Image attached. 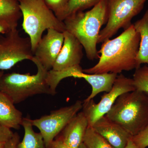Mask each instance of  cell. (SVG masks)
Returning a JSON list of instances; mask_svg holds the SVG:
<instances>
[{
  "label": "cell",
  "mask_w": 148,
  "mask_h": 148,
  "mask_svg": "<svg viewBox=\"0 0 148 148\" xmlns=\"http://www.w3.org/2000/svg\"><path fill=\"white\" fill-rule=\"evenodd\" d=\"M140 37L133 24L112 40L103 42L99 60L95 66L83 69L88 74L120 73L137 68L136 59L140 45Z\"/></svg>",
  "instance_id": "6da1fadb"
},
{
  "label": "cell",
  "mask_w": 148,
  "mask_h": 148,
  "mask_svg": "<svg viewBox=\"0 0 148 148\" xmlns=\"http://www.w3.org/2000/svg\"><path fill=\"white\" fill-rule=\"evenodd\" d=\"M64 32L49 29L34 52V57L48 71L53 68L64 44Z\"/></svg>",
  "instance_id": "8fae6325"
},
{
  "label": "cell",
  "mask_w": 148,
  "mask_h": 148,
  "mask_svg": "<svg viewBox=\"0 0 148 148\" xmlns=\"http://www.w3.org/2000/svg\"><path fill=\"white\" fill-rule=\"evenodd\" d=\"M21 125L24 128V137L16 148H46L42 135L35 132L30 119L23 118Z\"/></svg>",
  "instance_id": "ac0fdd59"
},
{
  "label": "cell",
  "mask_w": 148,
  "mask_h": 148,
  "mask_svg": "<svg viewBox=\"0 0 148 148\" xmlns=\"http://www.w3.org/2000/svg\"><path fill=\"white\" fill-rule=\"evenodd\" d=\"M131 140L138 148L148 147V124L138 134L132 136Z\"/></svg>",
  "instance_id": "603a6c76"
},
{
  "label": "cell",
  "mask_w": 148,
  "mask_h": 148,
  "mask_svg": "<svg viewBox=\"0 0 148 148\" xmlns=\"http://www.w3.org/2000/svg\"><path fill=\"white\" fill-rule=\"evenodd\" d=\"M14 134L10 128L0 123V143L7 142L13 137Z\"/></svg>",
  "instance_id": "cb8c5ba5"
},
{
  "label": "cell",
  "mask_w": 148,
  "mask_h": 148,
  "mask_svg": "<svg viewBox=\"0 0 148 148\" xmlns=\"http://www.w3.org/2000/svg\"><path fill=\"white\" fill-rule=\"evenodd\" d=\"M83 103L77 101L71 106L51 112L49 114L34 120L31 119L33 126L37 127L42 135L46 148L56 137L64 130L73 117L82 109Z\"/></svg>",
  "instance_id": "30bf717a"
},
{
  "label": "cell",
  "mask_w": 148,
  "mask_h": 148,
  "mask_svg": "<svg viewBox=\"0 0 148 148\" xmlns=\"http://www.w3.org/2000/svg\"><path fill=\"white\" fill-rule=\"evenodd\" d=\"M32 61L37 66L36 74L31 75L13 72L4 74L0 79V92L14 104L38 94L52 95L47 82L48 71L34 57Z\"/></svg>",
  "instance_id": "277c9868"
},
{
  "label": "cell",
  "mask_w": 148,
  "mask_h": 148,
  "mask_svg": "<svg viewBox=\"0 0 148 148\" xmlns=\"http://www.w3.org/2000/svg\"><path fill=\"white\" fill-rule=\"evenodd\" d=\"M34 56L30 38L21 37L17 29L0 34V71L24 60L32 61Z\"/></svg>",
  "instance_id": "52a82bcc"
},
{
  "label": "cell",
  "mask_w": 148,
  "mask_h": 148,
  "mask_svg": "<svg viewBox=\"0 0 148 148\" xmlns=\"http://www.w3.org/2000/svg\"><path fill=\"white\" fill-rule=\"evenodd\" d=\"M23 17L22 28L29 36L33 53L45 30L66 31L64 21L59 19L46 4L44 0H18Z\"/></svg>",
  "instance_id": "5b68a950"
},
{
  "label": "cell",
  "mask_w": 148,
  "mask_h": 148,
  "mask_svg": "<svg viewBox=\"0 0 148 148\" xmlns=\"http://www.w3.org/2000/svg\"><path fill=\"white\" fill-rule=\"evenodd\" d=\"M21 16L18 0H0V21L10 30L17 29Z\"/></svg>",
  "instance_id": "e0dca14e"
},
{
  "label": "cell",
  "mask_w": 148,
  "mask_h": 148,
  "mask_svg": "<svg viewBox=\"0 0 148 148\" xmlns=\"http://www.w3.org/2000/svg\"><path fill=\"white\" fill-rule=\"evenodd\" d=\"M4 74L3 71H0V79Z\"/></svg>",
  "instance_id": "4dcf8cb0"
},
{
  "label": "cell",
  "mask_w": 148,
  "mask_h": 148,
  "mask_svg": "<svg viewBox=\"0 0 148 148\" xmlns=\"http://www.w3.org/2000/svg\"><path fill=\"white\" fill-rule=\"evenodd\" d=\"M92 127L115 148H125L132 138L124 128L106 115L100 118Z\"/></svg>",
  "instance_id": "4fadbf2b"
},
{
  "label": "cell",
  "mask_w": 148,
  "mask_h": 148,
  "mask_svg": "<svg viewBox=\"0 0 148 148\" xmlns=\"http://www.w3.org/2000/svg\"><path fill=\"white\" fill-rule=\"evenodd\" d=\"M19 139L20 137L18 133H14L13 137L5 143L4 148H16L17 144L19 142Z\"/></svg>",
  "instance_id": "d4e9b609"
},
{
  "label": "cell",
  "mask_w": 148,
  "mask_h": 148,
  "mask_svg": "<svg viewBox=\"0 0 148 148\" xmlns=\"http://www.w3.org/2000/svg\"><path fill=\"white\" fill-rule=\"evenodd\" d=\"M5 143H0V148H4Z\"/></svg>",
  "instance_id": "f546056e"
},
{
  "label": "cell",
  "mask_w": 148,
  "mask_h": 148,
  "mask_svg": "<svg viewBox=\"0 0 148 148\" xmlns=\"http://www.w3.org/2000/svg\"><path fill=\"white\" fill-rule=\"evenodd\" d=\"M108 19V1L101 0L90 10L74 14L63 21L66 31L79 41L89 60L99 58L96 47L101 27Z\"/></svg>",
  "instance_id": "7a4b0ae2"
},
{
  "label": "cell",
  "mask_w": 148,
  "mask_h": 148,
  "mask_svg": "<svg viewBox=\"0 0 148 148\" xmlns=\"http://www.w3.org/2000/svg\"><path fill=\"white\" fill-rule=\"evenodd\" d=\"M64 44L51 70L61 71L80 65L83 56L82 45L75 37L65 31Z\"/></svg>",
  "instance_id": "7c38bea8"
},
{
  "label": "cell",
  "mask_w": 148,
  "mask_h": 148,
  "mask_svg": "<svg viewBox=\"0 0 148 148\" xmlns=\"http://www.w3.org/2000/svg\"><path fill=\"white\" fill-rule=\"evenodd\" d=\"M133 84L135 90L148 94V66H140L133 74Z\"/></svg>",
  "instance_id": "44dd1931"
},
{
  "label": "cell",
  "mask_w": 148,
  "mask_h": 148,
  "mask_svg": "<svg viewBox=\"0 0 148 148\" xmlns=\"http://www.w3.org/2000/svg\"><path fill=\"white\" fill-rule=\"evenodd\" d=\"M135 90L132 79L121 74L117 77L110 90L103 94L99 103H95L93 99L84 102L82 111L87 118L88 126H92L100 118L106 115L121 95Z\"/></svg>",
  "instance_id": "9c48e42d"
},
{
  "label": "cell",
  "mask_w": 148,
  "mask_h": 148,
  "mask_svg": "<svg viewBox=\"0 0 148 148\" xmlns=\"http://www.w3.org/2000/svg\"><path fill=\"white\" fill-rule=\"evenodd\" d=\"M125 148H138L135 145V143H133V141L131 140V138L130 139L127 143V145L125 146Z\"/></svg>",
  "instance_id": "83f0119b"
},
{
  "label": "cell",
  "mask_w": 148,
  "mask_h": 148,
  "mask_svg": "<svg viewBox=\"0 0 148 148\" xmlns=\"http://www.w3.org/2000/svg\"><path fill=\"white\" fill-rule=\"evenodd\" d=\"M23 119L22 113L8 97L0 92V123L10 129L18 130Z\"/></svg>",
  "instance_id": "9a60e30c"
},
{
  "label": "cell",
  "mask_w": 148,
  "mask_h": 148,
  "mask_svg": "<svg viewBox=\"0 0 148 148\" xmlns=\"http://www.w3.org/2000/svg\"><path fill=\"white\" fill-rule=\"evenodd\" d=\"M101 0H69L59 20L64 21L67 17L74 14L83 11L93 7Z\"/></svg>",
  "instance_id": "d6986e66"
},
{
  "label": "cell",
  "mask_w": 148,
  "mask_h": 148,
  "mask_svg": "<svg viewBox=\"0 0 148 148\" xmlns=\"http://www.w3.org/2000/svg\"><path fill=\"white\" fill-rule=\"evenodd\" d=\"M50 148H69L61 137H59L56 140H54L51 144Z\"/></svg>",
  "instance_id": "484cf974"
},
{
  "label": "cell",
  "mask_w": 148,
  "mask_h": 148,
  "mask_svg": "<svg viewBox=\"0 0 148 148\" xmlns=\"http://www.w3.org/2000/svg\"><path fill=\"white\" fill-rule=\"evenodd\" d=\"M83 143L87 148H115L90 126L86 130Z\"/></svg>",
  "instance_id": "ffe728a7"
},
{
  "label": "cell",
  "mask_w": 148,
  "mask_h": 148,
  "mask_svg": "<svg viewBox=\"0 0 148 148\" xmlns=\"http://www.w3.org/2000/svg\"><path fill=\"white\" fill-rule=\"evenodd\" d=\"M46 4L59 19L69 0H44Z\"/></svg>",
  "instance_id": "7402d4cb"
},
{
  "label": "cell",
  "mask_w": 148,
  "mask_h": 148,
  "mask_svg": "<svg viewBox=\"0 0 148 148\" xmlns=\"http://www.w3.org/2000/svg\"><path fill=\"white\" fill-rule=\"evenodd\" d=\"M79 148H87V147H86V146L83 143L81 145H80V146H79Z\"/></svg>",
  "instance_id": "f1b7e54d"
},
{
  "label": "cell",
  "mask_w": 148,
  "mask_h": 148,
  "mask_svg": "<svg viewBox=\"0 0 148 148\" xmlns=\"http://www.w3.org/2000/svg\"><path fill=\"white\" fill-rule=\"evenodd\" d=\"M118 75L115 73L91 74L85 73L80 65L58 71L51 70L48 72V81L52 88L56 89L62 80L69 77L83 78L92 88L91 93L84 102L93 99L101 92H109L112 87Z\"/></svg>",
  "instance_id": "ba28073f"
},
{
  "label": "cell",
  "mask_w": 148,
  "mask_h": 148,
  "mask_svg": "<svg viewBox=\"0 0 148 148\" xmlns=\"http://www.w3.org/2000/svg\"><path fill=\"white\" fill-rule=\"evenodd\" d=\"M106 116L135 136L148 124V94L135 90L122 94Z\"/></svg>",
  "instance_id": "3957f363"
},
{
  "label": "cell",
  "mask_w": 148,
  "mask_h": 148,
  "mask_svg": "<svg viewBox=\"0 0 148 148\" xmlns=\"http://www.w3.org/2000/svg\"><path fill=\"white\" fill-rule=\"evenodd\" d=\"M11 30L6 24L0 21V34H4Z\"/></svg>",
  "instance_id": "4316f807"
},
{
  "label": "cell",
  "mask_w": 148,
  "mask_h": 148,
  "mask_svg": "<svg viewBox=\"0 0 148 148\" xmlns=\"http://www.w3.org/2000/svg\"><path fill=\"white\" fill-rule=\"evenodd\" d=\"M133 24L140 37V45L136 59L137 69L143 64L148 66V9L142 18Z\"/></svg>",
  "instance_id": "2e32d148"
},
{
  "label": "cell",
  "mask_w": 148,
  "mask_h": 148,
  "mask_svg": "<svg viewBox=\"0 0 148 148\" xmlns=\"http://www.w3.org/2000/svg\"><path fill=\"white\" fill-rule=\"evenodd\" d=\"M108 19L100 32L98 43L116 34L121 29L130 27L131 20L143 9L147 0H107Z\"/></svg>",
  "instance_id": "8992f818"
},
{
  "label": "cell",
  "mask_w": 148,
  "mask_h": 148,
  "mask_svg": "<svg viewBox=\"0 0 148 148\" xmlns=\"http://www.w3.org/2000/svg\"><path fill=\"white\" fill-rule=\"evenodd\" d=\"M88 126L84 113H78L62 130V140L69 148H79L83 143L84 138Z\"/></svg>",
  "instance_id": "5bb4252c"
}]
</instances>
